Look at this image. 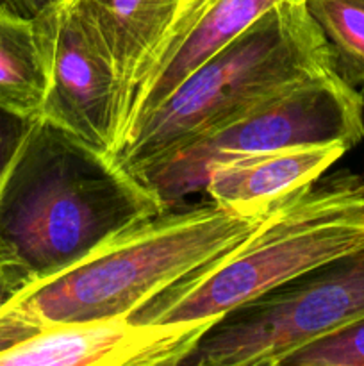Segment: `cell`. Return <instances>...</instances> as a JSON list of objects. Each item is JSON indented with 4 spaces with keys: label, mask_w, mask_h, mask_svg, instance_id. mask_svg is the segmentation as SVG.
<instances>
[{
    "label": "cell",
    "mask_w": 364,
    "mask_h": 366,
    "mask_svg": "<svg viewBox=\"0 0 364 366\" xmlns=\"http://www.w3.org/2000/svg\"><path fill=\"white\" fill-rule=\"evenodd\" d=\"M163 211L113 156L38 117L0 182V264L31 286Z\"/></svg>",
    "instance_id": "6da1fadb"
},
{
    "label": "cell",
    "mask_w": 364,
    "mask_h": 366,
    "mask_svg": "<svg viewBox=\"0 0 364 366\" xmlns=\"http://www.w3.org/2000/svg\"><path fill=\"white\" fill-rule=\"evenodd\" d=\"M45 95L46 63L34 18L0 11V107L34 120Z\"/></svg>",
    "instance_id": "8fae6325"
},
{
    "label": "cell",
    "mask_w": 364,
    "mask_h": 366,
    "mask_svg": "<svg viewBox=\"0 0 364 366\" xmlns=\"http://www.w3.org/2000/svg\"><path fill=\"white\" fill-rule=\"evenodd\" d=\"M364 138V99L335 70L288 86L136 170L164 209L203 192L211 172L236 157Z\"/></svg>",
    "instance_id": "5b68a950"
},
{
    "label": "cell",
    "mask_w": 364,
    "mask_h": 366,
    "mask_svg": "<svg viewBox=\"0 0 364 366\" xmlns=\"http://www.w3.org/2000/svg\"><path fill=\"white\" fill-rule=\"evenodd\" d=\"M193 2H195V0H186V4H184V7H182V11H184V9H188V7L191 6Z\"/></svg>",
    "instance_id": "e0dca14e"
},
{
    "label": "cell",
    "mask_w": 364,
    "mask_h": 366,
    "mask_svg": "<svg viewBox=\"0 0 364 366\" xmlns=\"http://www.w3.org/2000/svg\"><path fill=\"white\" fill-rule=\"evenodd\" d=\"M282 2L305 0H195L182 11L171 34L139 79L123 134L163 102L198 64Z\"/></svg>",
    "instance_id": "ba28073f"
},
{
    "label": "cell",
    "mask_w": 364,
    "mask_h": 366,
    "mask_svg": "<svg viewBox=\"0 0 364 366\" xmlns=\"http://www.w3.org/2000/svg\"><path fill=\"white\" fill-rule=\"evenodd\" d=\"M323 32L335 71L353 88L364 86V0H305Z\"/></svg>",
    "instance_id": "7c38bea8"
},
{
    "label": "cell",
    "mask_w": 364,
    "mask_h": 366,
    "mask_svg": "<svg viewBox=\"0 0 364 366\" xmlns=\"http://www.w3.org/2000/svg\"><path fill=\"white\" fill-rule=\"evenodd\" d=\"M364 245V182L339 174L289 193L257 231L132 311L134 325H213L284 282Z\"/></svg>",
    "instance_id": "7a4b0ae2"
},
{
    "label": "cell",
    "mask_w": 364,
    "mask_h": 366,
    "mask_svg": "<svg viewBox=\"0 0 364 366\" xmlns=\"http://www.w3.org/2000/svg\"><path fill=\"white\" fill-rule=\"evenodd\" d=\"M32 120H24L0 107V182Z\"/></svg>",
    "instance_id": "5bb4252c"
},
{
    "label": "cell",
    "mask_w": 364,
    "mask_h": 366,
    "mask_svg": "<svg viewBox=\"0 0 364 366\" xmlns=\"http://www.w3.org/2000/svg\"><path fill=\"white\" fill-rule=\"evenodd\" d=\"M211 325H134L127 318L45 322L0 310V366H181Z\"/></svg>",
    "instance_id": "52a82bcc"
},
{
    "label": "cell",
    "mask_w": 364,
    "mask_h": 366,
    "mask_svg": "<svg viewBox=\"0 0 364 366\" xmlns=\"http://www.w3.org/2000/svg\"><path fill=\"white\" fill-rule=\"evenodd\" d=\"M346 150L343 143H327L236 157L211 172L203 192L218 206L236 213H263L289 193L321 179Z\"/></svg>",
    "instance_id": "9c48e42d"
},
{
    "label": "cell",
    "mask_w": 364,
    "mask_h": 366,
    "mask_svg": "<svg viewBox=\"0 0 364 366\" xmlns=\"http://www.w3.org/2000/svg\"><path fill=\"white\" fill-rule=\"evenodd\" d=\"M280 366H364V317L293 350Z\"/></svg>",
    "instance_id": "4fadbf2b"
},
{
    "label": "cell",
    "mask_w": 364,
    "mask_h": 366,
    "mask_svg": "<svg viewBox=\"0 0 364 366\" xmlns=\"http://www.w3.org/2000/svg\"><path fill=\"white\" fill-rule=\"evenodd\" d=\"M27 286V281L20 274L0 264V310Z\"/></svg>",
    "instance_id": "9a60e30c"
},
{
    "label": "cell",
    "mask_w": 364,
    "mask_h": 366,
    "mask_svg": "<svg viewBox=\"0 0 364 366\" xmlns=\"http://www.w3.org/2000/svg\"><path fill=\"white\" fill-rule=\"evenodd\" d=\"M34 21L46 63L39 117L111 156L123 132V104L102 36L70 0H54Z\"/></svg>",
    "instance_id": "8992f818"
},
{
    "label": "cell",
    "mask_w": 364,
    "mask_h": 366,
    "mask_svg": "<svg viewBox=\"0 0 364 366\" xmlns=\"http://www.w3.org/2000/svg\"><path fill=\"white\" fill-rule=\"evenodd\" d=\"M270 209L236 213L211 199L189 209H166L114 234L70 270L27 286L6 306L45 322L127 318L196 267L248 238Z\"/></svg>",
    "instance_id": "3957f363"
},
{
    "label": "cell",
    "mask_w": 364,
    "mask_h": 366,
    "mask_svg": "<svg viewBox=\"0 0 364 366\" xmlns=\"http://www.w3.org/2000/svg\"><path fill=\"white\" fill-rule=\"evenodd\" d=\"M52 2L54 0H0V11H9V13L20 14V16L34 18Z\"/></svg>",
    "instance_id": "2e32d148"
},
{
    "label": "cell",
    "mask_w": 364,
    "mask_h": 366,
    "mask_svg": "<svg viewBox=\"0 0 364 366\" xmlns=\"http://www.w3.org/2000/svg\"><path fill=\"white\" fill-rule=\"evenodd\" d=\"M70 2L98 31L113 57L120 77L125 129L136 86L173 31L186 0H70Z\"/></svg>",
    "instance_id": "30bf717a"
},
{
    "label": "cell",
    "mask_w": 364,
    "mask_h": 366,
    "mask_svg": "<svg viewBox=\"0 0 364 366\" xmlns=\"http://www.w3.org/2000/svg\"><path fill=\"white\" fill-rule=\"evenodd\" d=\"M332 70L330 46L305 2H282L131 125L111 156L134 174L238 111Z\"/></svg>",
    "instance_id": "277c9868"
}]
</instances>
